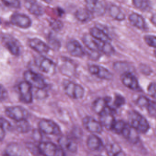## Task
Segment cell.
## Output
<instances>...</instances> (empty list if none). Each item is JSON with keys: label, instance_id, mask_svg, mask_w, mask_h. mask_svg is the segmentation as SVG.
Returning <instances> with one entry per match:
<instances>
[{"label": "cell", "instance_id": "obj_1", "mask_svg": "<svg viewBox=\"0 0 156 156\" xmlns=\"http://www.w3.org/2000/svg\"><path fill=\"white\" fill-rule=\"evenodd\" d=\"M129 125L139 133H145L149 130V123L142 115L136 111H132L128 114Z\"/></svg>", "mask_w": 156, "mask_h": 156}, {"label": "cell", "instance_id": "obj_2", "mask_svg": "<svg viewBox=\"0 0 156 156\" xmlns=\"http://www.w3.org/2000/svg\"><path fill=\"white\" fill-rule=\"evenodd\" d=\"M38 147L40 154L44 156H66L64 149L52 142H41Z\"/></svg>", "mask_w": 156, "mask_h": 156}, {"label": "cell", "instance_id": "obj_3", "mask_svg": "<svg viewBox=\"0 0 156 156\" xmlns=\"http://www.w3.org/2000/svg\"><path fill=\"white\" fill-rule=\"evenodd\" d=\"M63 88L66 94L75 100L82 99L85 94V90L80 84L70 80H65Z\"/></svg>", "mask_w": 156, "mask_h": 156}, {"label": "cell", "instance_id": "obj_4", "mask_svg": "<svg viewBox=\"0 0 156 156\" xmlns=\"http://www.w3.org/2000/svg\"><path fill=\"white\" fill-rule=\"evenodd\" d=\"M24 77L25 81L28 83L32 87L38 90H44L47 86L45 79L39 74L32 70L25 71Z\"/></svg>", "mask_w": 156, "mask_h": 156}, {"label": "cell", "instance_id": "obj_5", "mask_svg": "<svg viewBox=\"0 0 156 156\" xmlns=\"http://www.w3.org/2000/svg\"><path fill=\"white\" fill-rule=\"evenodd\" d=\"M5 114L9 118L16 122L27 120L29 117V113L27 110L21 106H9L5 110Z\"/></svg>", "mask_w": 156, "mask_h": 156}, {"label": "cell", "instance_id": "obj_6", "mask_svg": "<svg viewBox=\"0 0 156 156\" xmlns=\"http://www.w3.org/2000/svg\"><path fill=\"white\" fill-rule=\"evenodd\" d=\"M35 64L42 72L52 75L56 71V64L51 59L44 56H38L34 59Z\"/></svg>", "mask_w": 156, "mask_h": 156}, {"label": "cell", "instance_id": "obj_7", "mask_svg": "<svg viewBox=\"0 0 156 156\" xmlns=\"http://www.w3.org/2000/svg\"><path fill=\"white\" fill-rule=\"evenodd\" d=\"M38 127L40 132L45 134L59 135L61 133V130L58 125L49 119L41 120L38 123Z\"/></svg>", "mask_w": 156, "mask_h": 156}, {"label": "cell", "instance_id": "obj_8", "mask_svg": "<svg viewBox=\"0 0 156 156\" xmlns=\"http://www.w3.org/2000/svg\"><path fill=\"white\" fill-rule=\"evenodd\" d=\"M32 86L26 81L20 82L18 85V90L20 101L24 103L29 104L33 101Z\"/></svg>", "mask_w": 156, "mask_h": 156}, {"label": "cell", "instance_id": "obj_9", "mask_svg": "<svg viewBox=\"0 0 156 156\" xmlns=\"http://www.w3.org/2000/svg\"><path fill=\"white\" fill-rule=\"evenodd\" d=\"M3 45L12 55L18 56L21 53L19 42L11 36L5 35L2 37Z\"/></svg>", "mask_w": 156, "mask_h": 156}, {"label": "cell", "instance_id": "obj_10", "mask_svg": "<svg viewBox=\"0 0 156 156\" xmlns=\"http://www.w3.org/2000/svg\"><path fill=\"white\" fill-rule=\"evenodd\" d=\"M10 20L14 25L24 29L29 28L32 25L30 17L24 14L15 13L11 16Z\"/></svg>", "mask_w": 156, "mask_h": 156}, {"label": "cell", "instance_id": "obj_11", "mask_svg": "<svg viewBox=\"0 0 156 156\" xmlns=\"http://www.w3.org/2000/svg\"><path fill=\"white\" fill-rule=\"evenodd\" d=\"M82 124L87 131L92 133H100L103 130V126L100 122H98L91 116L84 117L82 120Z\"/></svg>", "mask_w": 156, "mask_h": 156}, {"label": "cell", "instance_id": "obj_12", "mask_svg": "<svg viewBox=\"0 0 156 156\" xmlns=\"http://www.w3.org/2000/svg\"><path fill=\"white\" fill-rule=\"evenodd\" d=\"M100 121L103 126L106 129L111 130L115 120L114 116L113 110L108 106L103 112L99 115Z\"/></svg>", "mask_w": 156, "mask_h": 156}, {"label": "cell", "instance_id": "obj_13", "mask_svg": "<svg viewBox=\"0 0 156 156\" xmlns=\"http://www.w3.org/2000/svg\"><path fill=\"white\" fill-rule=\"evenodd\" d=\"M66 47L69 53L75 57H82L86 54L85 49L77 40H70L67 43Z\"/></svg>", "mask_w": 156, "mask_h": 156}, {"label": "cell", "instance_id": "obj_14", "mask_svg": "<svg viewBox=\"0 0 156 156\" xmlns=\"http://www.w3.org/2000/svg\"><path fill=\"white\" fill-rule=\"evenodd\" d=\"M89 70L92 75L100 79L110 80L113 78L112 73L107 69L101 66L92 65L89 66Z\"/></svg>", "mask_w": 156, "mask_h": 156}, {"label": "cell", "instance_id": "obj_15", "mask_svg": "<svg viewBox=\"0 0 156 156\" xmlns=\"http://www.w3.org/2000/svg\"><path fill=\"white\" fill-rule=\"evenodd\" d=\"M28 43V45L32 49L40 54H46L50 50L48 45L38 38L29 39Z\"/></svg>", "mask_w": 156, "mask_h": 156}, {"label": "cell", "instance_id": "obj_16", "mask_svg": "<svg viewBox=\"0 0 156 156\" xmlns=\"http://www.w3.org/2000/svg\"><path fill=\"white\" fill-rule=\"evenodd\" d=\"M60 146L63 149L71 153H76L78 150V145L73 138L70 136H61L58 140Z\"/></svg>", "mask_w": 156, "mask_h": 156}, {"label": "cell", "instance_id": "obj_17", "mask_svg": "<svg viewBox=\"0 0 156 156\" xmlns=\"http://www.w3.org/2000/svg\"><path fill=\"white\" fill-rule=\"evenodd\" d=\"M138 133V131L132 127L129 124H126L121 135L130 143L136 144L140 139Z\"/></svg>", "mask_w": 156, "mask_h": 156}, {"label": "cell", "instance_id": "obj_18", "mask_svg": "<svg viewBox=\"0 0 156 156\" xmlns=\"http://www.w3.org/2000/svg\"><path fill=\"white\" fill-rule=\"evenodd\" d=\"M24 5L29 12L34 15L40 16L45 13V10L35 0H25Z\"/></svg>", "mask_w": 156, "mask_h": 156}, {"label": "cell", "instance_id": "obj_19", "mask_svg": "<svg viewBox=\"0 0 156 156\" xmlns=\"http://www.w3.org/2000/svg\"><path fill=\"white\" fill-rule=\"evenodd\" d=\"M122 80L124 85L129 89L132 90H137L139 89L138 80L131 72L123 74L122 76Z\"/></svg>", "mask_w": 156, "mask_h": 156}, {"label": "cell", "instance_id": "obj_20", "mask_svg": "<svg viewBox=\"0 0 156 156\" xmlns=\"http://www.w3.org/2000/svg\"><path fill=\"white\" fill-rule=\"evenodd\" d=\"M85 2L87 9L93 13L102 15L105 12V7L100 0H85Z\"/></svg>", "mask_w": 156, "mask_h": 156}, {"label": "cell", "instance_id": "obj_21", "mask_svg": "<svg viewBox=\"0 0 156 156\" xmlns=\"http://www.w3.org/2000/svg\"><path fill=\"white\" fill-rule=\"evenodd\" d=\"M87 144L89 149L93 151H101L104 147L102 140L95 135H91L89 136Z\"/></svg>", "mask_w": 156, "mask_h": 156}, {"label": "cell", "instance_id": "obj_22", "mask_svg": "<svg viewBox=\"0 0 156 156\" xmlns=\"http://www.w3.org/2000/svg\"><path fill=\"white\" fill-rule=\"evenodd\" d=\"M129 20L131 23L138 29L145 30L147 28L146 23L143 17L138 14H132L129 16Z\"/></svg>", "mask_w": 156, "mask_h": 156}, {"label": "cell", "instance_id": "obj_23", "mask_svg": "<svg viewBox=\"0 0 156 156\" xmlns=\"http://www.w3.org/2000/svg\"><path fill=\"white\" fill-rule=\"evenodd\" d=\"M90 34L95 39L102 42L110 43L111 40L106 33L97 27H92L90 30Z\"/></svg>", "mask_w": 156, "mask_h": 156}, {"label": "cell", "instance_id": "obj_24", "mask_svg": "<svg viewBox=\"0 0 156 156\" xmlns=\"http://www.w3.org/2000/svg\"><path fill=\"white\" fill-rule=\"evenodd\" d=\"M108 100L104 98H99L93 102L92 109L94 112L100 115L108 107Z\"/></svg>", "mask_w": 156, "mask_h": 156}, {"label": "cell", "instance_id": "obj_25", "mask_svg": "<svg viewBox=\"0 0 156 156\" xmlns=\"http://www.w3.org/2000/svg\"><path fill=\"white\" fill-rule=\"evenodd\" d=\"M75 16L80 22L87 23L93 18V13L87 8H80L75 13Z\"/></svg>", "mask_w": 156, "mask_h": 156}, {"label": "cell", "instance_id": "obj_26", "mask_svg": "<svg viewBox=\"0 0 156 156\" xmlns=\"http://www.w3.org/2000/svg\"><path fill=\"white\" fill-rule=\"evenodd\" d=\"M82 41L89 50L100 52L98 48L97 40L90 34L84 35L82 37Z\"/></svg>", "mask_w": 156, "mask_h": 156}, {"label": "cell", "instance_id": "obj_27", "mask_svg": "<svg viewBox=\"0 0 156 156\" xmlns=\"http://www.w3.org/2000/svg\"><path fill=\"white\" fill-rule=\"evenodd\" d=\"M110 15L117 21H123L125 19V15L118 6L112 5L109 9Z\"/></svg>", "mask_w": 156, "mask_h": 156}, {"label": "cell", "instance_id": "obj_28", "mask_svg": "<svg viewBox=\"0 0 156 156\" xmlns=\"http://www.w3.org/2000/svg\"><path fill=\"white\" fill-rule=\"evenodd\" d=\"M97 42L100 52H102L106 55H111L114 53V48L110 43L102 42L98 40H97Z\"/></svg>", "mask_w": 156, "mask_h": 156}, {"label": "cell", "instance_id": "obj_29", "mask_svg": "<svg viewBox=\"0 0 156 156\" xmlns=\"http://www.w3.org/2000/svg\"><path fill=\"white\" fill-rule=\"evenodd\" d=\"M16 126L17 131L22 133H27L30 131L31 128L30 124L27 120H21L16 122Z\"/></svg>", "mask_w": 156, "mask_h": 156}, {"label": "cell", "instance_id": "obj_30", "mask_svg": "<svg viewBox=\"0 0 156 156\" xmlns=\"http://www.w3.org/2000/svg\"><path fill=\"white\" fill-rule=\"evenodd\" d=\"M135 7L143 11H148L151 8V3L149 0H132Z\"/></svg>", "mask_w": 156, "mask_h": 156}, {"label": "cell", "instance_id": "obj_31", "mask_svg": "<svg viewBox=\"0 0 156 156\" xmlns=\"http://www.w3.org/2000/svg\"><path fill=\"white\" fill-rule=\"evenodd\" d=\"M19 148L17 146L11 145L3 152L2 156H20L19 154Z\"/></svg>", "mask_w": 156, "mask_h": 156}, {"label": "cell", "instance_id": "obj_32", "mask_svg": "<svg viewBox=\"0 0 156 156\" xmlns=\"http://www.w3.org/2000/svg\"><path fill=\"white\" fill-rule=\"evenodd\" d=\"M126 124L127 123L122 120L115 121L111 130L116 133L121 134Z\"/></svg>", "mask_w": 156, "mask_h": 156}, {"label": "cell", "instance_id": "obj_33", "mask_svg": "<svg viewBox=\"0 0 156 156\" xmlns=\"http://www.w3.org/2000/svg\"><path fill=\"white\" fill-rule=\"evenodd\" d=\"M121 150L122 149L120 146L116 144L109 145L106 147V151L109 156H114Z\"/></svg>", "mask_w": 156, "mask_h": 156}, {"label": "cell", "instance_id": "obj_34", "mask_svg": "<svg viewBox=\"0 0 156 156\" xmlns=\"http://www.w3.org/2000/svg\"><path fill=\"white\" fill-rule=\"evenodd\" d=\"M114 68L115 70H119V71L120 72L123 71V74L127 72H131L130 71L132 69V68L128 64L123 62L115 63L114 65Z\"/></svg>", "mask_w": 156, "mask_h": 156}, {"label": "cell", "instance_id": "obj_35", "mask_svg": "<svg viewBox=\"0 0 156 156\" xmlns=\"http://www.w3.org/2000/svg\"><path fill=\"white\" fill-rule=\"evenodd\" d=\"M150 101L147 97L144 96H141L137 99L136 104L141 108H147L150 103Z\"/></svg>", "mask_w": 156, "mask_h": 156}, {"label": "cell", "instance_id": "obj_36", "mask_svg": "<svg viewBox=\"0 0 156 156\" xmlns=\"http://www.w3.org/2000/svg\"><path fill=\"white\" fill-rule=\"evenodd\" d=\"M5 5L8 7L18 9L21 6L19 0H2Z\"/></svg>", "mask_w": 156, "mask_h": 156}, {"label": "cell", "instance_id": "obj_37", "mask_svg": "<svg viewBox=\"0 0 156 156\" xmlns=\"http://www.w3.org/2000/svg\"><path fill=\"white\" fill-rule=\"evenodd\" d=\"M49 24L51 28L57 32L60 31L63 27V23L59 20H51Z\"/></svg>", "mask_w": 156, "mask_h": 156}, {"label": "cell", "instance_id": "obj_38", "mask_svg": "<svg viewBox=\"0 0 156 156\" xmlns=\"http://www.w3.org/2000/svg\"><path fill=\"white\" fill-rule=\"evenodd\" d=\"M49 43L50 48H51L54 50H59L60 48V44L59 41L52 37H50L49 38Z\"/></svg>", "mask_w": 156, "mask_h": 156}, {"label": "cell", "instance_id": "obj_39", "mask_svg": "<svg viewBox=\"0 0 156 156\" xmlns=\"http://www.w3.org/2000/svg\"><path fill=\"white\" fill-rule=\"evenodd\" d=\"M148 111V113L152 117L156 118V102L153 101H150V103L146 108Z\"/></svg>", "mask_w": 156, "mask_h": 156}, {"label": "cell", "instance_id": "obj_40", "mask_svg": "<svg viewBox=\"0 0 156 156\" xmlns=\"http://www.w3.org/2000/svg\"><path fill=\"white\" fill-rule=\"evenodd\" d=\"M144 40L148 45L156 48V36L147 35L144 37Z\"/></svg>", "mask_w": 156, "mask_h": 156}, {"label": "cell", "instance_id": "obj_41", "mask_svg": "<svg viewBox=\"0 0 156 156\" xmlns=\"http://www.w3.org/2000/svg\"><path fill=\"white\" fill-rule=\"evenodd\" d=\"M125 103V100L122 95H116L115 96L114 101V105L116 107H120Z\"/></svg>", "mask_w": 156, "mask_h": 156}, {"label": "cell", "instance_id": "obj_42", "mask_svg": "<svg viewBox=\"0 0 156 156\" xmlns=\"http://www.w3.org/2000/svg\"><path fill=\"white\" fill-rule=\"evenodd\" d=\"M1 127L4 129L5 131L6 130L10 131L12 129V125L11 123L3 117H1Z\"/></svg>", "mask_w": 156, "mask_h": 156}, {"label": "cell", "instance_id": "obj_43", "mask_svg": "<svg viewBox=\"0 0 156 156\" xmlns=\"http://www.w3.org/2000/svg\"><path fill=\"white\" fill-rule=\"evenodd\" d=\"M147 91L149 95L156 99V83H150L148 86Z\"/></svg>", "mask_w": 156, "mask_h": 156}, {"label": "cell", "instance_id": "obj_44", "mask_svg": "<svg viewBox=\"0 0 156 156\" xmlns=\"http://www.w3.org/2000/svg\"><path fill=\"white\" fill-rule=\"evenodd\" d=\"M7 91L2 85H1V101H5L7 97Z\"/></svg>", "mask_w": 156, "mask_h": 156}, {"label": "cell", "instance_id": "obj_45", "mask_svg": "<svg viewBox=\"0 0 156 156\" xmlns=\"http://www.w3.org/2000/svg\"><path fill=\"white\" fill-rule=\"evenodd\" d=\"M5 131L4 129L1 127V132H0V138H1V142L2 141L4 138L5 136Z\"/></svg>", "mask_w": 156, "mask_h": 156}, {"label": "cell", "instance_id": "obj_46", "mask_svg": "<svg viewBox=\"0 0 156 156\" xmlns=\"http://www.w3.org/2000/svg\"><path fill=\"white\" fill-rule=\"evenodd\" d=\"M151 22L152 23L156 26V13L154 14L152 16L151 19Z\"/></svg>", "mask_w": 156, "mask_h": 156}, {"label": "cell", "instance_id": "obj_47", "mask_svg": "<svg viewBox=\"0 0 156 156\" xmlns=\"http://www.w3.org/2000/svg\"><path fill=\"white\" fill-rule=\"evenodd\" d=\"M114 156H126L125 153L122 150L119 151L118 153L116 154Z\"/></svg>", "mask_w": 156, "mask_h": 156}, {"label": "cell", "instance_id": "obj_48", "mask_svg": "<svg viewBox=\"0 0 156 156\" xmlns=\"http://www.w3.org/2000/svg\"><path fill=\"white\" fill-rule=\"evenodd\" d=\"M42 1L47 4L51 3L52 2V0H42Z\"/></svg>", "mask_w": 156, "mask_h": 156}, {"label": "cell", "instance_id": "obj_49", "mask_svg": "<svg viewBox=\"0 0 156 156\" xmlns=\"http://www.w3.org/2000/svg\"><path fill=\"white\" fill-rule=\"evenodd\" d=\"M154 54H155V56L156 57V50H155V51Z\"/></svg>", "mask_w": 156, "mask_h": 156}, {"label": "cell", "instance_id": "obj_50", "mask_svg": "<svg viewBox=\"0 0 156 156\" xmlns=\"http://www.w3.org/2000/svg\"><path fill=\"white\" fill-rule=\"evenodd\" d=\"M101 156V155H97V156Z\"/></svg>", "mask_w": 156, "mask_h": 156}]
</instances>
